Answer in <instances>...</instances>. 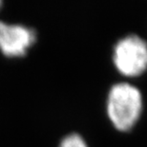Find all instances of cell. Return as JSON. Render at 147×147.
Here are the masks:
<instances>
[{
  "label": "cell",
  "instance_id": "cell-3",
  "mask_svg": "<svg viewBox=\"0 0 147 147\" xmlns=\"http://www.w3.org/2000/svg\"><path fill=\"white\" fill-rule=\"evenodd\" d=\"M36 32L21 24L0 20V52L6 58H22L36 42Z\"/></svg>",
  "mask_w": 147,
  "mask_h": 147
},
{
  "label": "cell",
  "instance_id": "cell-5",
  "mask_svg": "<svg viewBox=\"0 0 147 147\" xmlns=\"http://www.w3.org/2000/svg\"><path fill=\"white\" fill-rule=\"evenodd\" d=\"M1 6H2V0H0V8H1Z\"/></svg>",
  "mask_w": 147,
  "mask_h": 147
},
{
  "label": "cell",
  "instance_id": "cell-4",
  "mask_svg": "<svg viewBox=\"0 0 147 147\" xmlns=\"http://www.w3.org/2000/svg\"><path fill=\"white\" fill-rule=\"evenodd\" d=\"M57 147H89V145L80 134L72 132L60 138Z\"/></svg>",
  "mask_w": 147,
  "mask_h": 147
},
{
  "label": "cell",
  "instance_id": "cell-2",
  "mask_svg": "<svg viewBox=\"0 0 147 147\" xmlns=\"http://www.w3.org/2000/svg\"><path fill=\"white\" fill-rule=\"evenodd\" d=\"M114 63L125 76H139L147 68V43L137 35L121 39L115 47Z\"/></svg>",
  "mask_w": 147,
  "mask_h": 147
},
{
  "label": "cell",
  "instance_id": "cell-1",
  "mask_svg": "<svg viewBox=\"0 0 147 147\" xmlns=\"http://www.w3.org/2000/svg\"><path fill=\"white\" fill-rule=\"evenodd\" d=\"M142 109V97L137 87L127 83L112 86L107 98V115L118 130H130L139 120Z\"/></svg>",
  "mask_w": 147,
  "mask_h": 147
}]
</instances>
